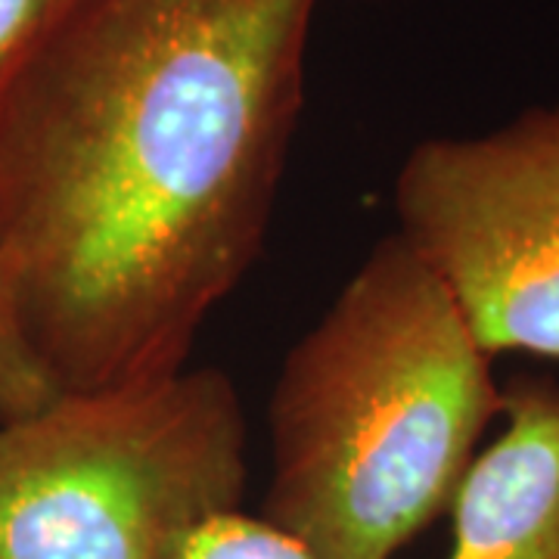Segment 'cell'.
I'll use <instances>...</instances> for the list:
<instances>
[{"label": "cell", "instance_id": "6da1fadb", "mask_svg": "<svg viewBox=\"0 0 559 559\" xmlns=\"http://www.w3.org/2000/svg\"><path fill=\"white\" fill-rule=\"evenodd\" d=\"M318 0H57L0 79V267L60 392L187 367L264 252Z\"/></svg>", "mask_w": 559, "mask_h": 559}, {"label": "cell", "instance_id": "7a4b0ae2", "mask_svg": "<svg viewBox=\"0 0 559 559\" xmlns=\"http://www.w3.org/2000/svg\"><path fill=\"white\" fill-rule=\"evenodd\" d=\"M500 411L491 358L392 234L280 367L261 520L311 559H395L451 513Z\"/></svg>", "mask_w": 559, "mask_h": 559}, {"label": "cell", "instance_id": "3957f363", "mask_svg": "<svg viewBox=\"0 0 559 559\" xmlns=\"http://www.w3.org/2000/svg\"><path fill=\"white\" fill-rule=\"evenodd\" d=\"M246 411L215 367L62 392L0 423V559H165L246 495Z\"/></svg>", "mask_w": 559, "mask_h": 559}, {"label": "cell", "instance_id": "277c9868", "mask_svg": "<svg viewBox=\"0 0 559 559\" xmlns=\"http://www.w3.org/2000/svg\"><path fill=\"white\" fill-rule=\"evenodd\" d=\"M395 212L488 358L559 364V103L479 138L417 143Z\"/></svg>", "mask_w": 559, "mask_h": 559}, {"label": "cell", "instance_id": "5b68a950", "mask_svg": "<svg viewBox=\"0 0 559 559\" xmlns=\"http://www.w3.org/2000/svg\"><path fill=\"white\" fill-rule=\"evenodd\" d=\"M500 417L451 503L448 559H559V382L513 380Z\"/></svg>", "mask_w": 559, "mask_h": 559}, {"label": "cell", "instance_id": "8992f818", "mask_svg": "<svg viewBox=\"0 0 559 559\" xmlns=\"http://www.w3.org/2000/svg\"><path fill=\"white\" fill-rule=\"evenodd\" d=\"M62 395L25 336L10 280L0 267V423L20 419Z\"/></svg>", "mask_w": 559, "mask_h": 559}, {"label": "cell", "instance_id": "52a82bcc", "mask_svg": "<svg viewBox=\"0 0 559 559\" xmlns=\"http://www.w3.org/2000/svg\"><path fill=\"white\" fill-rule=\"evenodd\" d=\"M165 559H311L293 538L240 510L205 520L180 535Z\"/></svg>", "mask_w": 559, "mask_h": 559}, {"label": "cell", "instance_id": "ba28073f", "mask_svg": "<svg viewBox=\"0 0 559 559\" xmlns=\"http://www.w3.org/2000/svg\"><path fill=\"white\" fill-rule=\"evenodd\" d=\"M57 0H0V79L35 38Z\"/></svg>", "mask_w": 559, "mask_h": 559}]
</instances>
